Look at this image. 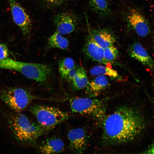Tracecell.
Returning <instances> with one entry per match:
<instances>
[{
  "label": "cell",
  "mask_w": 154,
  "mask_h": 154,
  "mask_svg": "<svg viewBox=\"0 0 154 154\" xmlns=\"http://www.w3.org/2000/svg\"><path fill=\"white\" fill-rule=\"evenodd\" d=\"M145 127L144 119L138 111L129 107H121L104 118L103 140L109 145L124 143L134 140Z\"/></svg>",
  "instance_id": "1"
},
{
  "label": "cell",
  "mask_w": 154,
  "mask_h": 154,
  "mask_svg": "<svg viewBox=\"0 0 154 154\" xmlns=\"http://www.w3.org/2000/svg\"><path fill=\"white\" fill-rule=\"evenodd\" d=\"M7 115L9 128L14 137L18 141L24 143H33L46 132L37 122H35L20 112Z\"/></svg>",
  "instance_id": "2"
},
{
  "label": "cell",
  "mask_w": 154,
  "mask_h": 154,
  "mask_svg": "<svg viewBox=\"0 0 154 154\" xmlns=\"http://www.w3.org/2000/svg\"><path fill=\"white\" fill-rule=\"evenodd\" d=\"M0 68L11 70L21 73L27 78L41 83H46L51 74V69L44 64L21 62L7 58L0 60Z\"/></svg>",
  "instance_id": "3"
},
{
  "label": "cell",
  "mask_w": 154,
  "mask_h": 154,
  "mask_svg": "<svg viewBox=\"0 0 154 154\" xmlns=\"http://www.w3.org/2000/svg\"><path fill=\"white\" fill-rule=\"evenodd\" d=\"M30 111L35 116L38 124L46 131H49L67 120L69 115L54 107L40 104L34 105Z\"/></svg>",
  "instance_id": "4"
},
{
  "label": "cell",
  "mask_w": 154,
  "mask_h": 154,
  "mask_svg": "<svg viewBox=\"0 0 154 154\" xmlns=\"http://www.w3.org/2000/svg\"><path fill=\"white\" fill-rule=\"evenodd\" d=\"M1 99L9 107L16 112L25 109L34 100L38 98L29 91L23 88L10 87L0 92Z\"/></svg>",
  "instance_id": "5"
},
{
  "label": "cell",
  "mask_w": 154,
  "mask_h": 154,
  "mask_svg": "<svg viewBox=\"0 0 154 154\" xmlns=\"http://www.w3.org/2000/svg\"><path fill=\"white\" fill-rule=\"evenodd\" d=\"M69 104L72 112L98 118H101L106 111V104L99 99L76 97L70 100Z\"/></svg>",
  "instance_id": "6"
},
{
  "label": "cell",
  "mask_w": 154,
  "mask_h": 154,
  "mask_svg": "<svg viewBox=\"0 0 154 154\" xmlns=\"http://www.w3.org/2000/svg\"><path fill=\"white\" fill-rule=\"evenodd\" d=\"M13 19L24 36H28L32 28V22L25 9L16 0H7Z\"/></svg>",
  "instance_id": "7"
},
{
  "label": "cell",
  "mask_w": 154,
  "mask_h": 154,
  "mask_svg": "<svg viewBox=\"0 0 154 154\" xmlns=\"http://www.w3.org/2000/svg\"><path fill=\"white\" fill-rule=\"evenodd\" d=\"M67 136L71 151L76 153H83L88 143V136L86 129L81 127L71 128L68 131Z\"/></svg>",
  "instance_id": "8"
},
{
  "label": "cell",
  "mask_w": 154,
  "mask_h": 154,
  "mask_svg": "<svg viewBox=\"0 0 154 154\" xmlns=\"http://www.w3.org/2000/svg\"><path fill=\"white\" fill-rule=\"evenodd\" d=\"M54 22L56 31L62 35H64L74 31L77 25L78 20L76 16L72 13L64 12L56 15Z\"/></svg>",
  "instance_id": "9"
},
{
  "label": "cell",
  "mask_w": 154,
  "mask_h": 154,
  "mask_svg": "<svg viewBox=\"0 0 154 154\" xmlns=\"http://www.w3.org/2000/svg\"><path fill=\"white\" fill-rule=\"evenodd\" d=\"M128 19L129 24L138 35L143 37L149 34L150 28L149 24L138 12L134 9L131 10Z\"/></svg>",
  "instance_id": "10"
},
{
  "label": "cell",
  "mask_w": 154,
  "mask_h": 154,
  "mask_svg": "<svg viewBox=\"0 0 154 154\" xmlns=\"http://www.w3.org/2000/svg\"><path fill=\"white\" fill-rule=\"evenodd\" d=\"M83 51L87 57L92 60L106 64L104 56V49L96 43L90 35L85 42Z\"/></svg>",
  "instance_id": "11"
},
{
  "label": "cell",
  "mask_w": 154,
  "mask_h": 154,
  "mask_svg": "<svg viewBox=\"0 0 154 154\" xmlns=\"http://www.w3.org/2000/svg\"><path fill=\"white\" fill-rule=\"evenodd\" d=\"M65 149V144L60 138L52 136L46 139L40 147V151L43 154L61 153Z\"/></svg>",
  "instance_id": "12"
},
{
  "label": "cell",
  "mask_w": 154,
  "mask_h": 154,
  "mask_svg": "<svg viewBox=\"0 0 154 154\" xmlns=\"http://www.w3.org/2000/svg\"><path fill=\"white\" fill-rule=\"evenodd\" d=\"M129 51L130 55L133 58L150 68H153L152 58L140 44L134 43L130 47Z\"/></svg>",
  "instance_id": "13"
},
{
  "label": "cell",
  "mask_w": 154,
  "mask_h": 154,
  "mask_svg": "<svg viewBox=\"0 0 154 154\" xmlns=\"http://www.w3.org/2000/svg\"><path fill=\"white\" fill-rule=\"evenodd\" d=\"M90 36L104 49L113 45L115 42L114 36L106 29L94 30L90 33Z\"/></svg>",
  "instance_id": "14"
},
{
  "label": "cell",
  "mask_w": 154,
  "mask_h": 154,
  "mask_svg": "<svg viewBox=\"0 0 154 154\" xmlns=\"http://www.w3.org/2000/svg\"><path fill=\"white\" fill-rule=\"evenodd\" d=\"M72 88L74 90L84 88L89 84L88 78L84 68L77 69L76 73L72 80Z\"/></svg>",
  "instance_id": "15"
},
{
  "label": "cell",
  "mask_w": 154,
  "mask_h": 154,
  "mask_svg": "<svg viewBox=\"0 0 154 154\" xmlns=\"http://www.w3.org/2000/svg\"><path fill=\"white\" fill-rule=\"evenodd\" d=\"M109 84V81L106 76H97L89 83L88 90L92 93L97 94L106 88Z\"/></svg>",
  "instance_id": "16"
},
{
  "label": "cell",
  "mask_w": 154,
  "mask_h": 154,
  "mask_svg": "<svg viewBox=\"0 0 154 154\" xmlns=\"http://www.w3.org/2000/svg\"><path fill=\"white\" fill-rule=\"evenodd\" d=\"M68 45V39L56 31L48 39V47L49 48L65 49L67 48Z\"/></svg>",
  "instance_id": "17"
},
{
  "label": "cell",
  "mask_w": 154,
  "mask_h": 154,
  "mask_svg": "<svg viewBox=\"0 0 154 154\" xmlns=\"http://www.w3.org/2000/svg\"><path fill=\"white\" fill-rule=\"evenodd\" d=\"M90 7L95 11L103 16H106L110 10L107 0H89Z\"/></svg>",
  "instance_id": "18"
},
{
  "label": "cell",
  "mask_w": 154,
  "mask_h": 154,
  "mask_svg": "<svg viewBox=\"0 0 154 154\" xmlns=\"http://www.w3.org/2000/svg\"><path fill=\"white\" fill-rule=\"evenodd\" d=\"M90 73L93 76H105L114 78L118 76L117 72L111 67L103 65H99L92 68Z\"/></svg>",
  "instance_id": "19"
},
{
  "label": "cell",
  "mask_w": 154,
  "mask_h": 154,
  "mask_svg": "<svg viewBox=\"0 0 154 154\" xmlns=\"http://www.w3.org/2000/svg\"><path fill=\"white\" fill-rule=\"evenodd\" d=\"M58 66L61 76L65 78L69 72L75 67V62L72 58L67 57L60 61Z\"/></svg>",
  "instance_id": "20"
},
{
  "label": "cell",
  "mask_w": 154,
  "mask_h": 154,
  "mask_svg": "<svg viewBox=\"0 0 154 154\" xmlns=\"http://www.w3.org/2000/svg\"><path fill=\"white\" fill-rule=\"evenodd\" d=\"M118 50L114 45L104 49V56L107 62L114 60L117 57Z\"/></svg>",
  "instance_id": "21"
},
{
  "label": "cell",
  "mask_w": 154,
  "mask_h": 154,
  "mask_svg": "<svg viewBox=\"0 0 154 154\" xmlns=\"http://www.w3.org/2000/svg\"><path fill=\"white\" fill-rule=\"evenodd\" d=\"M9 53L8 47L4 43H0V60L8 58Z\"/></svg>",
  "instance_id": "22"
},
{
  "label": "cell",
  "mask_w": 154,
  "mask_h": 154,
  "mask_svg": "<svg viewBox=\"0 0 154 154\" xmlns=\"http://www.w3.org/2000/svg\"><path fill=\"white\" fill-rule=\"evenodd\" d=\"M49 5L53 6H58L63 3L65 0H43Z\"/></svg>",
  "instance_id": "23"
},
{
  "label": "cell",
  "mask_w": 154,
  "mask_h": 154,
  "mask_svg": "<svg viewBox=\"0 0 154 154\" xmlns=\"http://www.w3.org/2000/svg\"><path fill=\"white\" fill-rule=\"evenodd\" d=\"M77 70V69L74 67L68 73L65 78H67L69 81H72L76 73Z\"/></svg>",
  "instance_id": "24"
}]
</instances>
